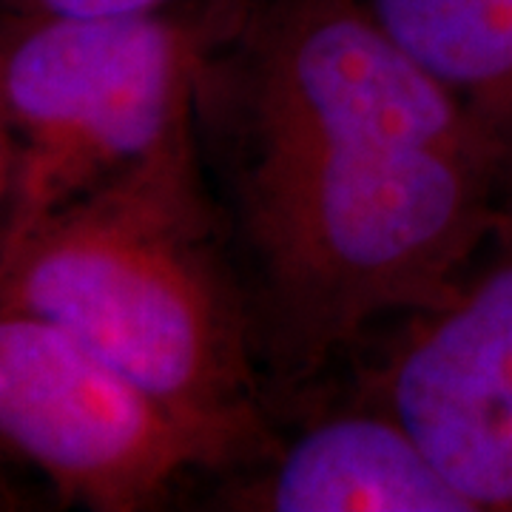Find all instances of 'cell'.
Instances as JSON below:
<instances>
[{
    "instance_id": "cell-7",
    "label": "cell",
    "mask_w": 512,
    "mask_h": 512,
    "mask_svg": "<svg viewBox=\"0 0 512 512\" xmlns=\"http://www.w3.org/2000/svg\"><path fill=\"white\" fill-rule=\"evenodd\" d=\"M191 0H0V20L128 18L174 9Z\"/></svg>"
},
{
    "instance_id": "cell-6",
    "label": "cell",
    "mask_w": 512,
    "mask_h": 512,
    "mask_svg": "<svg viewBox=\"0 0 512 512\" xmlns=\"http://www.w3.org/2000/svg\"><path fill=\"white\" fill-rule=\"evenodd\" d=\"M493 148L512 211V0H362Z\"/></svg>"
},
{
    "instance_id": "cell-9",
    "label": "cell",
    "mask_w": 512,
    "mask_h": 512,
    "mask_svg": "<svg viewBox=\"0 0 512 512\" xmlns=\"http://www.w3.org/2000/svg\"><path fill=\"white\" fill-rule=\"evenodd\" d=\"M6 461H9V458L0 456V510H3V507H9V501H12L9 481H6Z\"/></svg>"
},
{
    "instance_id": "cell-2",
    "label": "cell",
    "mask_w": 512,
    "mask_h": 512,
    "mask_svg": "<svg viewBox=\"0 0 512 512\" xmlns=\"http://www.w3.org/2000/svg\"><path fill=\"white\" fill-rule=\"evenodd\" d=\"M0 311L37 316L174 413L251 447L245 319L180 148L37 222L0 251Z\"/></svg>"
},
{
    "instance_id": "cell-8",
    "label": "cell",
    "mask_w": 512,
    "mask_h": 512,
    "mask_svg": "<svg viewBox=\"0 0 512 512\" xmlns=\"http://www.w3.org/2000/svg\"><path fill=\"white\" fill-rule=\"evenodd\" d=\"M9 183H12V146H9V134H6L3 117H0V245H3V222H6Z\"/></svg>"
},
{
    "instance_id": "cell-1",
    "label": "cell",
    "mask_w": 512,
    "mask_h": 512,
    "mask_svg": "<svg viewBox=\"0 0 512 512\" xmlns=\"http://www.w3.org/2000/svg\"><path fill=\"white\" fill-rule=\"evenodd\" d=\"M251 35L245 211L288 348L447 302L510 217L493 148L362 0H268Z\"/></svg>"
},
{
    "instance_id": "cell-5",
    "label": "cell",
    "mask_w": 512,
    "mask_h": 512,
    "mask_svg": "<svg viewBox=\"0 0 512 512\" xmlns=\"http://www.w3.org/2000/svg\"><path fill=\"white\" fill-rule=\"evenodd\" d=\"M276 512H470L384 407L305 430L254 493Z\"/></svg>"
},
{
    "instance_id": "cell-4",
    "label": "cell",
    "mask_w": 512,
    "mask_h": 512,
    "mask_svg": "<svg viewBox=\"0 0 512 512\" xmlns=\"http://www.w3.org/2000/svg\"><path fill=\"white\" fill-rule=\"evenodd\" d=\"M447 302L416 313L379 402L470 512H512V214Z\"/></svg>"
},
{
    "instance_id": "cell-3",
    "label": "cell",
    "mask_w": 512,
    "mask_h": 512,
    "mask_svg": "<svg viewBox=\"0 0 512 512\" xmlns=\"http://www.w3.org/2000/svg\"><path fill=\"white\" fill-rule=\"evenodd\" d=\"M248 0L89 20H0V117L12 146L3 248L37 222L191 146L211 52Z\"/></svg>"
}]
</instances>
